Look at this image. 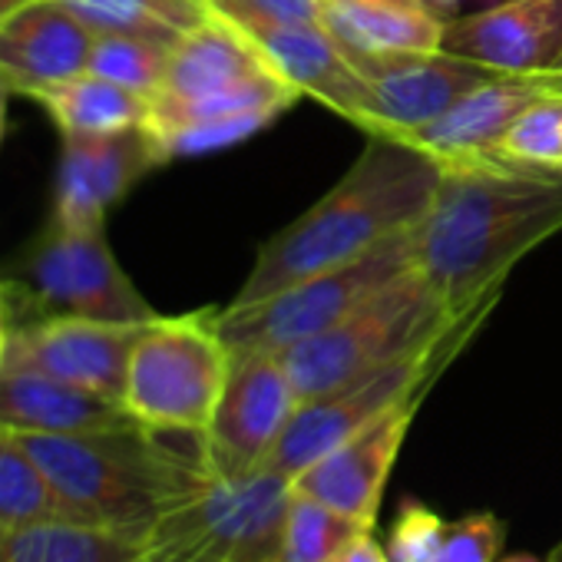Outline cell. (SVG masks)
Here are the masks:
<instances>
[{
  "mask_svg": "<svg viewBox=\"0 0 562 562\" xmlns=\"http://www.w3.org/2000/svg\"><path fill=\"white\" fill-rule=\"evenodd\" d=\"M562 228V176L503 159L447 162L414 228L420 274L457 315L496 302L509 268Z\"/></svg>",
  "mask_w": 562,
  "mask_h": 562,
  "instance_id": "obj_1",
  "label": "cell"
},
{
  "mask_svg": "<svg viewBox=\"0 0 562 562\" xmlns=\"http://www.w3.org/2000/svg\"><path fill=\"white\" fill-rule=\"evenodd\" d=\"M440 159L407 139L368 136L358 162L305 215L271 235L232 305L261 302L281 289L348 265L381 241L417 228L440 186Z\"/></svg>",
  "mask_w": 562,
  "mask_h": 562,
  "instance_id": "obj_2",
  "label": "cell"
},
{
  "mask_svg": "<svg viewBox=\"0 0 562 562\" xmlns=\"http://www.w3.org/2000/svg\"><path fill=\"white\" fill-rule=\"evenodd\" d=\"M162 434L130 424L90 434L21 437L60 496L83 522L153 536V526L179 506L205 467L159 440Z\"/></svg>",
  "mask_w": 562,
  "mask_h": 562,
  "instance_id": "obj_3",
  "label": "cell"
},
{
  "mask_svg": "<svg viewBox=\"0 0 562 562\" xmlns=\"http://www.w3.org/2000/svg\"><path fill=\"white\" fill-rule=\"evenodd\" d=\"M460 322L463 318L443 305V299L414 265L335 328L289 348L281 361L289 368L299 401H312L443 341Z\"/></svg>",
  "mask_w": 562,
  "mask_h": 562,
  "instance_id": "obj_4",
  "label": "cell"
},
{
  "mask_svg": "<svg viewBox=\"0 0 562 562\" xmlns=\"http://www.w3.org/2000/svg\"><path fill=\"white\" fill-rule=\"evenodd\" d=\"M414 228L401 232L368 255L312 274L251 305L215 312V328L232 358L238 355H285L289 348L335 328L358 305L414 268Z\"/></svg>",
  "mask_w": 562,
  "mask_h": 562,
  "instance_id": "obj_5",
  "label": "cell"
},
{
  "mask_svg": "<svg viewBox=\"0 0 562 562\" xmlns=\"http://www.w3.org/2000/svg\"><path fill=\"white\" fill-rule=\"evenodd\" d=\"M232 355L215 328V312L156 318L139 335L123 407L156 434L202 437L228 381Z\"/></svg>",
  "mask_w": 562,
  "mask_h": 562,
  "instance_id": "obj_6",
  "label": "cell"
},
{
  "mask_svg": "<svg viewBox=\"0 0 562 562\" xmlns=\"http://www.w3.org/2000/svg\"><path fill=\"white\" fill-rule=\"evenodd\" d=\"M4 302L18 299L37 318H97L146 325L159 312L139 295L120 268L103 228H67L47 222L44 232L11 261L0 281Z\"/></svg>",
  "mask_w": 562,
  "mask_h": 562,
  "instance_id": "obj_7",
  "label": "cell"
},
{
  "mask_svg": "<svg viewBox=\"0 0 562 562\" xmlns=\"http://www.w3.org/2000/svg\"><path fill=\"white\" fill-rule=\"evenodd\" d=\"M292 493L295 480L268 463L232 476L205 470L195 490L153 526L149 546L195 549L215 562H274Z\"/></svg>",
  "mask_w": 562,
  "mask_h": 562,
  "instance_id": "obj_8",
  "label": "cell"
},
{
  "mask_svg": "<svg viewBox=\"0 0 562 562\" xmlns=\"http://www.w3.org/2000/svg\"><path fill=\"white\" fill-rule=\"evenodd\" d=\"M483 315H486V308L463 318L443 341H437L424 351H414L394 364H384L364 378H355L322 397L302 401L299 411L292 414L285 434H281L278 447L271 450L268 467L295 480L312 463H318L325 453H331L335 447H341L345 440H351L355 434L371 427L378 417H384L391 407H397L411 397H420L427 391L430 378L457 355L460 341Z\"/></svg>",
  "mask_w": 562,
  "mask_h": 562,
  "instance_id": "obj_9",
  "label": "cell"
},
{
  "mask_svg": "<svg viewBox=\"0 0 562 562\" xmlns=\"http://www.w3.org/2000/svg\"><path fill=\"white\" fill-rule=\"evenodd\" d=\"M299 404L281 355L232 358L215 417L199 437L202 467L222 476L265 467Z\"/></svg>",
  "mask_w": 562,
  "mask_h": 562,
  "instance_id": "obj_10",
  "label": "cell"
},
{
  "mask_svg": "<svg viewBox=\"0 0 562 562\" xmlns=\"http://www.w3.org/2000/svg\"><path fill=\"white\" fill-rule=\"evenodd\" d=\"M351 60L368 83V103L358 130H364L368 136L391 139H407L414 130L443 116L473 87L499 74L447 50Z\"/></svg>",
  "mask_w": 562,
  "mask_h": 562,
  "instance_id": "obj_11",
  "label": "cell"
},
{
  "mask_svg": "<svg viewBox=\"0 0 562 562\" xmlns=\"http://www.w3.org/2000/svg\"><path fill=\"white\" fill-rule=\"evenodd\" d=\"M146 325L70 318V315L11 325L4 361L44 371L57 381H67L74 387L123 404L130 358Z\"/></svg>",
  "mask_w": 562,
  "mask_h": 562,
  "instance_id": "obj_12",
  "label": "cell"
},
{
  "mask_svg": "<svg viewBox=\"0 0 562 562\" xmlns=\"http://www.w3.org/2000/svg\"><path fill=\"white\" fill-rule=\"evenodd\" d=\"M166 166L149 126L113 136H64L50 222L67 228H103L139 179Z\"/></svg>",
  "mask_w": 562,
  "mask_h": 562,
  "instance_id": "obj_13",
  "label": "cell"
},
{
  "mask_svg": "<svg viewBox=\"0 0 562 562\" xmlns=\"http://www.w3.org/2000/svg\"><path fill=\"white\" fill-rule=\"evenodd\" d=\"M295 90L281 80L255 41L222 14H209L172 50L162 90L149 103H202L238 93Z\"/></svg>",
  "mask_w": 562,
  "mask_h": 562,
  "instance_id": "obj_14",
  "label": "cell"
},
{
  "mask_svg": "<svg viewBox=\"0 0 562 562\" xmlns=\"http://www.w3.org/2000/svg\"><path fill=\"white\" fill-rule=\"evenodd\" d=\"M417 404L420 397L391 407L371 427H364L361 434L325 453L318 463H312L305 473L295 476V490L355 519L358 526H374L384 486L391 480L394 460L404 447Z\"/></svg>",
  "mask_w": 562,
  "mask_h": 562,
  "instance_id": "obj_15",
  "label": "cell"
},
{
  "mask_svg": "<svg viewBox=\"0 0 562 562\" xmlns=\"http://www.w3.org/2000/svg\"><path fill=\"white\" fill-rule=\"evenodd\" d=\"M443 50L499 74L552 70L562 57V0H496V4L450 18Z\"/></svg>",
  "mask_w": 562,
  "mask_h": 562,
  "instance_id": "obj_16",
  "label": "cell"
},
{
  "mask_svg": "<svg viewBox=\"0 0 562 562\" xmlns=\"http://www.w3.org/2000/svg\"><path fill=\"white\" fill-rule=\"evenodd\" d=\"M562 90L559 70L536 74H496L493 80L473 87L443 116L414 130L407 143L420 146L440 166L467 159H493V149L509 133V126L546 93Z\"/></svg>",
  "mask_w": 562,
  "mask_h": 562,
  "instance_id": "obj_17",
  "label": "cell"
},
{
  "mask_svg": "<svg viewBox=\"0 0 562 562\" xmlns=\"http://www.w3.org/2000/svg\"><path fill=\"white\" fill-rule=\"evenodd\" d=\"M97 34L57 0H34L0 21V80L31 97L41 87L87 74Z\"/></svg>",
  "mask_w": 562,
  "mask_h": 562,
  "instance_id": "obj_18",
  "label": "cell"
},
{
  "mask_svg": "<svg viewBox=\"0 0 562 562\" xmlns=\"http://www.w3.org/2000/svg\"><path fill=\"white\" fill-rule=\"evenodd\" d=\"M136 424L120 401L74 387L44 371L0 364V434L60 437Z\"/></svg>",
  "mask_w": 562,
  "mask_h": 562,
  "instance_id": "obj_19",
  "label": "cell"
},
{
  "mask_svg": "<svg viewBox=\"0 0 562 562\" xmlns=\"http://www.w3.org/2000/svg\"><path fill=\"white\" fill-rule=\"evenodd\" d=\"M255 47L265 54L271 70L289 80L302 97L322 100L338 116L355 126L364 116L368 83L358 74L348 50L322 24H292V27H241Z\"/></svg>",
  "mask_w": 562,
  "mask_h": 562,
  "instance_id": "obj_20",
  "label": "cell"
},
{
  "mask_svg": "<svg viewBox=\"0 0 562 562\" xmlns=\"http://www.w3.org/2000/svg\"><path fill=\"white\" fill-rule=\"evenodd\" d=\"M322 27L351 57H397L443 50L447 21L401 4H345L325 0Z\"/></svg>",
  "mask_w": 562,
  "mask_h": 562,
  "instance_id": "obj_21",
  "label": "cell"
},
{
  "mask_svg": "<svg viewBox=\"0 0 562 562\" xmlns=\"http://www.w3.org/2000/svg\"><path fill=\"white\" fill-rule=\"evenodd\" d=\"M54 120L60 136H113L139 130L149 123L153 103L120 83H110L97 74H77L70 80L41 87L31 93Z\"/></svg>",
  "mask_w": 562,
  "mask_h": 562,
  "instance_id": "obj_22",
  "label": "cell"
},
{
  "mask_svg": "<svg viewBox=\"0 0 562 562\" xmlns=\"http://www.w3.org/2000/svg\"><path fill=\"white\" fill-rule=\"evenodd\" d=\"M146 555L149 536L93 522L0 529V562H143Z\"/></svg>",
  "mask_w": 562,
  "mask_h": 562,
  "instance_id": "obj_23",
  "label": "cell"
},
{
  "mask_svg": "<svg viewBox=\"0 0 562 562\" xmlns=\"http://www.w3.org/2000/svg\"><path fill=\"white\" fill-rule=\"evenodd\" d=\"M93 34L143 37L176 47L209 14V0H57Z\"/></svg>",
  "mask_w": 562,
  "mask_h": 562,
  "instance_id": "obj_24",
  "label": "cell"
},
{
  "mask_svg": "<svg viewBox=\"0 0 562 562\" xmlns=\"http://www.w3.org/2000/svg\"><path fill=\"white\" fill-rule=\"evenodd\" d=\"M83 522L18 434H0V529Z\"/></svg>",
  "mask_w": 562,
  "mask_h": 562,
  "instance_id": "obj_25",
  "label": "cell"
},
{
  "mask_svg": "<svg viewBox=\"0 0 562 562\" xmlns=\"http://www.w3.org/2000/svg\"><path fill=\"white\" fill-rule=\"evenodd\" d=\"M358 529H371V526H358L355 519L295 490L274 562H331Z\"/></svg>",
  "mask_w": 562,
  "mask_h": 562,
  "instance_id": "obj_26",
  "label": "cell"
},
{
  "mask_svg": "<svg viewBox=\"0 0 562 562\" xmlns=\"http://www.w3.org/2000/svg\"><path fill=\"white\" fill-rule=\"evenodd\" d=\"M169 50L162 44L143 41V37H123V34H97L87 70L120 83L146 100H153L162 90Z\"/></svg>",
  "mask_w": 562,
  "mask_h": 562,
  "instance_id": "obj_27",
  "label": "cell"
},
{
  "mask_svg": "<svg viewBox=\"0 0 562 562\" xmlns=\"http://www.w3.org/2000/svg\"><path fill=\"white\" fill-rule=\"evenodd\" d=\"M493 159L562 176V90L539 97L499 139Z\"/></svg>",
  "mask_w": 562,
  "mask_h": 562,
  "instance_id": "obj_28",
  "label": "cell"
},
{
  "mask_svg": "<svg viewBox=\"0 0 562 562\" xmlns=\"http://www.w3.org/2000/svg\"><path fill=\"white\" fill-rule=\"evenodd\" d=\"M274 116V110H255V113H235V116H218V120H202V123H186V126H172L162 133H153L166 162L179 159V156H205L215 149H228L235 143L251 139L255 133H261Z\"/></svg>",
  "mask_w": 562,
  "mask_h": 562,
  "instance_id": "obj_29",
  "label": "cell"
},
{
  "mask_svg": "<svg viewBox=\"0 0 562 562\" xmlns=\"http://www.w3.org/2000/svg\"><path fill=\"white\" fill-rule=\"evenodd\" d=\"M447 532V519L420 499H407L397 509V519L387 532L391 562H437L440 542Z\"/></svg>",
  "mask_w": 562,
  "mask_h": 562,
  "instance_id": "obj_30",
  "label": "cell"
},
{
  "mask_svg": "<svg viewBox=\"0 0 562 562\" xmlns=\"http://www.w3.org/2000/svg\"><path fill=\"white\" fill-rule=\"evenodd\" d=\"M503 549V522L496 513L480 509L447 522L437 562H496Z\"/></svg>",
  "mask_w": 562,
  "mask_h": 562,
  "instance_id": "obj_31",
  "label": "cell"
},
{
  "mask_svg": "<svg viewBox=\"0 0 562 562\" xmlns=\"http://www.w3.org/2000/svg\"><path fill=\"white\" fill-rule=\"evenodd\" d=\"M209 8L238 27L322 24L325 0H209Z\"/></svg>",
  "mask_w": 562,
  "mask_h": 562,
  "instance_id": "obj_32",
  "label": "cell"
},
{
  "mask_svg": "<svg viewBox=\"0 0 562 562\" xmlns=\"http://www.w3.org/2000/svg\"><path fill=\"white\" fill-rule=\"evenodd\" d=\"M331 562H391V555H387L384 542H378L374 526H371V529H358Z\"/></svg>",
  "mask_w": 562,
  "mask_h": 562,
  "instance_id": "obj_33",
  "label": "cell"
},
{
  "mask_svg": "<svg viewBox=\"0 0 562 562\" xmlns=\"http://www.w3.org/2000/svg\"><path fill=\"white\" fill-rule=\"evenodd\" d=\"M345 4H401V8H417V11H427L440 21H450L457 18V0H345Z\"/></svg>",
  "mask_w": 562,
  "mask_h": 562,
  "instance_id": "obj_34",
  "label": "cell"
},
{
  "mask_svg": "<svg viewBox=\"0 0 562 562\" xmlns=\"http://www.w3.org/2000/svg\"><path fill=\"white\" fill-rule=\"evenodd\" d=\"M143 562H215L205 552L195 549H172V546H149V555Z\"/></svg>",
  "mask_w": 562,
  "mask_h": 562,
  "instance_id": "obj_35",
  "label": "cell"
},
{
  "mask_svg": "<svg viewBox=\"0 0 562 562\" xmlns=\"http://www.w3.org/2000/svg\"><path fill=\"white\" fill-rule=\"evenodd\" d=\"M11 87L0 80V143H4V130H8V100H11Z\"/></svg>",
  "mask_w": 562,
  "mask_h": 562,
  "instance_id": "obj_36",
  "label": "cell"
},
{
  "mask_svg": "<svg viewBox=\"0 0 562 562\" xmlns=\"http://www.w3.org/2000/svg\"><path fill=\"white\" fill-rule=\"evenodd\" d=\"M27 4H34V0H0V21L11 18L14 11H21V8H27Z\"/></svg>",
  "mask_w": 562,
  "mask_h": 562,
  "instance_id": "obj_37",
  "label": "cell"
},
{
  "mask_svg": "<svg viewBox=\"0 0 562 562\" xmlns=\"http://www.w3.org/2000/svg\"><path fill=\"white\" fill-rule=\"evenodd\" d=\"M496 562H542V559H536V555H529V552H513V555H503V559H496Z\"/></svg>",
  "mask_w": 562,
  "mask_h": 562,
  "instance_id": "obj_38",
  "label": "cell"
},
{
  "mask_svg": "<svg viewBox=\"0 0 562 562\" xmlns=\"http://www.w3.org/2000/svg\"><path fill=\"white\" fill-rule=\"evenodd\" d=\"M8 325H0V364H4V351H8Z\"/></svg>",
  "mask_w": 562,
  "mask_h": 562,
  "instance_id": "obj_39",
  "label": "cell"
},
{
  "mask_svg": "<svg viewBox=\"0 0 562 562\" xmlns=\"http://www.w3.org/2000/svg\"><path fill=\"white\" fill-rule=\"evenodd\" d=\"M546 562H562V539L555 542V549L549 552V559H546Z\"/></svg>",
  "mask_w": 562,
  "mask_h": 562,
  "instance_id": "obj_40",
  "label": "cell"
},
{
  "mask_svg": "<svg viewBox=\"0 0 562 562\" xmlns=\"http://www.w3.org/2000/svg\"><path fill=\"white\" fill-rule=\"evenodd\" d=\"M4 305H8V302H4V289H0V325H8V315H4ZM8 328H11V325H8Z\"/></svg>",
  "mask_w": 562,
  "mask_h": 562,
  "instance_id": "obj_41",
  "label": "cell"
},
{
  "mask_svg": "<svg viewBox=\"0 0 562 562\" xmlns=\"http://www.w3.org/2000/svg\"><path fill=\"white\" fill-rule=\"evenodd\" d=\"M552 70H559V74H562V57L555 60V67H552Z\"/></svg>",
  "mask_w": 562,
  "mask_h": 562,
  "instance_id": "obj_42",
  "label": "cell"
},
{
  "mask_svg": "<svg viewBox=\"0 0 562 562\" xmlns=\"http://www.w3.org/2000/svg\"><path fill=\"white\" fill-rule=\"evenodd\" d=\"M457 4H463V0H457ZM483 4H496V0H483Z\"/></svg>",
  "mask_w": 562,
  "mask_h": 562,
  "instance_id": "obj_43",
  "label": "cell"
}]
</instances>
